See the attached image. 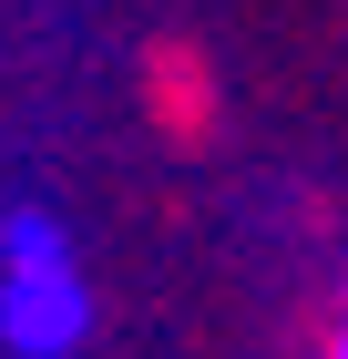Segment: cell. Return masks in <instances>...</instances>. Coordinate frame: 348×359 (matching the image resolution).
<instances>
[{
  "instance_id": "cell-2",
  "label": "cell",
  "mask_w": 348,
  "mask_h": 359,
  "mask_svg": "<svg viewBox=\"0 0 348 359\" xmlns=\"http://www.w3.org/2000/svg\"><path fill=\"white\" fill-rule=\"evenodd\" d=\"M154 72H164V113H174V123H195V62H174V52H164Z\"/></svg>"
},
{
  "instance_id": "cell-3",
  "label": "cell",
  "mask_w": 348,
  "mask_h": 359,
  "mask_svg": "<svg viewBox=\"0 0 348 359\" xmlns=\"http://www.w3.org/2000/svg\"><path fill=\"white\" fill-rule=\"evenodd\" d=\"M328 359H348V329H338V339H328Z\"/></svg>"
},
{
  "instance_id": "cell-1",
  "label": "cell",
  "mask_w": 348,
  "mask_h": 359,
  "mask_svg": "<svg viewBox=\"0 0 348 359\" xmlns=\"http://www.w3.org/2000/svg\"><path fill=\"white\" fill-rule=\"evenodd\" d=\"M11 287H0V339L21 359H62L82 329H92V298H82V277L72 257H62V236L41 216H11Z\"/></svg>"
}]
</instances>
